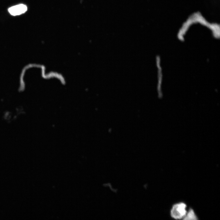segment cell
<instances>
[{"mask_svg": "<svg viewBox=\"0 0 220 220\" xmlns=\"http://www.w3.org/2000/svg\"><path fill=\"white\" fill-rule=\"evenodd\" d=\"M187 205L184 203L180 202L173 204L170 210V215L175 219H183L187 212Z\"/></svg>", "mask_w": 220, "mask_h": 220, "instance_id": "cell-1", "label": "cell"}, {"mask_svg": "<svg viewBox=\"0 0 220 220\" xmlns=\"http://www.w3.org/2000/svg\"><path fill=\"white\" fill-rule=\"evenodd\" d=\"M27 10V6L23 4L16 5L10 7L8 9L9 13L15 16L20 15L25 13Z\"/></svg>", "mask_w": 220, "mask_h": 220, "instance_id": "cell-2", "label": "cell"}, {"mask_svg": "<svg viewBox=\"0 0 220 220\" xmlns=\"http://www.w3.org/2000/svg\"><path fill=\"white\" fill-rule=\"evenodd\" d=\"M183 219L196 220L198 219V218L193 209L190 208L188 211H187L186 215Z\"/></svg>", "mask_w": 220, "mask_h": 220, "instance_id": "cell-3", "label": "cell"}]
</instances>
